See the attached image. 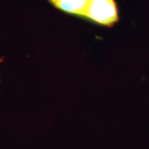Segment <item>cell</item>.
I'll use <instances>...</instances> for the list:
<instances>
[{
	"label": "cell",
	"instance_id": "cell-1",
	"mask_svg": "<svg viewBox=\"0 0 149 149\" xmlns=\"http://www.w3.org/2000/svg\"><path fill=\"white\" fill-rule=\"evenodd\" d=\"M82 17L107 26L118 20V10L115 0H88Z\"/></svg>",
	"mask_w": 149,
	"mask_h": 149
},
{
	"label": "cell",
	"instance_id": "cell-2",
	"mask_svg": "<svg viewBox=\"0 0 149 149\" xmlns=\"http://www.w3.org/2000/svg\"><path fill=\"white\" fill-rule=\"evenodd\" d=\"M51 4L67 13L82 16L88 0H48Z\"/></svg>",
	"mask_w": 149,
	"mask_h": 149
}]
</instances>
